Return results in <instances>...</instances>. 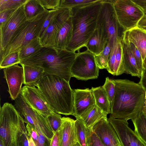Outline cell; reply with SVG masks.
<instances>
[{"instance_id": "obj_30", "label": "cell", "mask_w": 146, "mask_h": 146, "mask_svg": "<svg viewBox=\"0 0 146 146\" xmlns=\"http://www.w3.org/2000/svg\"><path fill=\"white\" fill-rule=\"evenodd\" d=\"M121 40L117 43L114 68V76H118L123 73L122 70V45Z\"/></svg>"}, {"instance_id": "obj_21", "label": "cell", "mask_w": 146, "mask_h": 146, "mask_svg": "<svg viewBox=\"0 0 146 146\" xmlns=\"http://www.w3.org/2000/svg\"><path fill=\"white\" fill-rule=\"evenodd\" d=\"M75 121L69 117H62V146H73L78 142L75 129Z\"/></svg>"}, {"instance_id": "obj_36", "label": "cell", "mask_w": 146, "mask_h": 146, "mask_svg": "<svg viewBox=\"0 0 146 146\" xmlns=\"http://www.w3.org/2000/svg\"><path fill=\"white\" fill-rule=\"evenodd\" d=\"M128 43L129 44L130 47L135 60L138 68L141 75L144 68L143 66V60L141 53L139 50L133 43Z\"/></svg>"}, {"instance_id": "obj_13", "label": "cell", "mask_w": 146, "mask_h": 146, "mask_svg": "<svg viewBox=\"0 0 146 146\" xmlns=\"http://www.w3.org/2000/svg\"><path fill=\"white\" fill-rule=\"evenodd\" d=\"M20 94L28 105L45 117L54 112L35 86H24L22 88Z\"/></svg>"}, {"instance_id": "obj_22", "label": "cell", "mask_w": 146, "mask_h": 146, "mask_svg": "<svg viewBox=\"0 0 146 146\" xmlns=\"http://www.w3.org/2000/svg\"><path fill=\"white\" fill-rule=\"evenodd\" d=\"M24 71L25 85L35 86L44 76V72L41 68L35 66L20 64Z\"/></svg>"}, {"instance_id": "obj_34", "label": "cell", "mask_w": 146, "mask_h": 146, "mask_svg": "<svg viewBox=\"0 0 146 146\" xmlns=\"http://www.w3.org/2000/svg\"><path fill=\"white\" fill-rule=\"evenodd\" d=\"M27 0H0V12L17 8L24 4Z\"/></svg>"}, {"instance_id": "obj_40", "label": "cell", "mask_w": 146, "mask_h": 146, "mask_svg": "<svg viewBox=\"0 0 146 146\" xmlns=\"http://www.w3.org/2000/svg\"><path fill=\"white\" fill-rule=\"evenodd\" d=\"M95 58L96 65L99 69H107L108 62L101 54L95 55Z\"/></svg>"}, {"instance_id": "obj_28", "label": "cell", "mask_w": 146, "mask_h": 146, "mask_svg": "<svg viewBox=\"0 0 146 146\" xmlns=\"http://www.w3.org/2000/svg\"><path fill=\"white\" fill-rule=\"evenodd\" d=\"M24 9L27 20L36 17L46 10L38 0H27L24 4Z\"/></svg>"}, {"instance_id": "obj_15", "label": "cell", "mask_w": 146, "mask_h": 146, "mask_svg": "<svg viewBox=\"0 0 146 146\" xmlns=\"http://www.w3.org/2000/svg\"><path fill=\"white\" fill-rule=\"evenodd\" d=\"M18 64L3 68L4 78L7 82L8 91L12 100H15L20 94L24 82L23 69Z\"/></svg>"}, {"instance_id": "obj_50", "label": "cell", "mask_w": 146, "mask_h": 146, "mask_svg": "<svg viewBox=\"0 0 146 146\" xmlns=\"http://www.w3.org/2000/svg\"><path fill=\"white\" fill-rule=\"evenodd\" d=\"M28 137L29 146H36L32 137L29 136Z\"/></svg>"}, {"instance_id": "obj_29", "label": "cell", "mask_w": 146, "mask_h": 146, "mask_svg": "<svg viewBox=\"0 0 146 146\" xmlns=\"http://www.w3.org/2000/svg\"><path fill=\"white\" fill-rule=\"evenodd\" d=\"M131 120L134 125L135 133L146 144V117L141 111L136 118Z\"/></svg>"}, {"instance_id": "obj_49", "label": "cell", "mask_w": 146, "mask_h": 146, "mask_svg": "<svg viewBox=\"0 0 146 146\" xmlns=\"http://www.w3.org/2000/svg\"><path fill=\"white\" fill-rule=\"evenodd\" d=\"M137 26L140 27H146V14L144 15L141 19Z\"/></svg>"}, {"instance_id": "obj_9", "label": "cell", "mask_w": 146, "mask_h": 146, "mask_svg": "<svg viewBox=\"0 0 146 146\" xmlns=\"http://www.w3.org/2000/svg\"><path fill=\"white\" fill-rule=\"evenodd\" d=\"M14 106L25 123L29 124L35 129L40 127L44 136L52 139L54 133L47 118L28 105L20 94L15 100Z\"/></svg>"}, {"instance_id": "obj_5", "label": "cell", "mask_w": 146, "mask_h": 146, "mask_svg": "<svg viewBox=\"0 0 146 146\" xmlns=\"http://www.w3.org/2000/svg\"><path fill=\"white\" fill-rule=\"evenodd\" d=\"M25 123L14 106L4 103L0 109V139L4 146H18L21 134L26 130Z\"/></svg>"}, {"instance_id": "obj_43", "label": "cell", "mask_w": 146, "mask_h": 146, "mask_svg": "<svg viewBox=\"0 0 146 146\" xmlns=\"http://www.w3.org/2000/svg\"><path fill=\"white\" fill-rule=\"evenodd\" d=\"M17 8L6 9L0 12V27L5 23L12 13Z\"/></svg>"}, {"instance_id": "obj_3", "label": "cell", "mask_w": 146, "mask_h": 146, "mask_svg": "<svg viewBox=\"0 0 146 146\" xmlns=\"http://www.w3.org/2000/svg\"><path fill=\"white\" fill-rule=\"evenodd\" d=\"M102 1L71 9L72 36L66 50L79 53L81 48L86 47L96 29Z\"/></svg>"}, {"instance_id": "obj_45", "label": "cell", "mask_w": 146, "mask_h": 146, "mask_svg": "<svg viewBox=\"0 0 146 146\" xmlns=\"http://www.w3.org/2000/svg\"><path fill=\"white\" fill-rule=\"evenodd\" d=\"M90 146H105L101 142L97 136L92 130Z\"/></svg>"}, {"instance_id": "obj_12", "label": "cell", "mask_w": 146, "mask_h": 146, "mask_svg": "<svg viewBox=\"0 0 146 146\" xmlns=\"http://www.w3.org/2000/svg\"><path fill=\"white\" fill-rule=\"evenodd\" d=\"M71 16V9L60 7L52 19L40 36L43 47H54L59 30L64 23Z\"/></svg>"}, {"instance_id": "obj_6", "label": "cell", "mask_w": 146, "mask_h": 146, "mask_svg": "<svg viewBox=\"0 0 146 146\" xmlns=\"http://www.w3.org/2000/svg\"><path fill=\"white\" fill-rule=\"evenodd\" d=\"M49 10L27 20L5 50L0 53V61L9 54L18 51L25 44L33 39L39 37L43 24Z\"/></svg>"}, {"instance_id": "obj_17", "label": "cell", "mask_w": 146, "mask_h": 146, "mask_svg": "<svg viewBox=\"0 0 146 146\" xmlns=\"http://www.w3.org/2000/svg\"><path fill=\"white\" fill-rule=\"evenodd\" d=\"M73 91L74 116L76 119L95 104L91 89H75Z\"/></svg>"}, {"instance_id": "obj_1", "label": "cell", "mask_w": 146, "mask_h": 146, "mask_svg": "<svg viewBox=\"0 0 146 146\" xmlns=\"http://www.w3.org/2000/svg\"><path fill=\"white\" fill-rule=\"evenodd\" d=\"M115 91L111 115L127 121L136 118L144 104L145 92L139 83L127 79H114Z\"/></svg>"}, {"instance_id": "obj_55", "label": "cell", "mask_w": 146, "mask_h": 146, "mask_svg": "<svg viewBox=\"0 0 146 146\" xmlns=\"http://www.w3.org/2000/svg\"><path fill=\"white\" fill-rule=\"evenodd\" d=\"M146 31V27H141Z\"/></svg>"}, {"instance_id": "obj_4", "label": "cell", "mask_w": 146, "mask_h": 146, "mask_svg": "<svg viewBox=\"0 0 146 146\" xmlns=\"http://www.w3.org/2000/svg\"><path fill=\"white\" fill-rule=\"evenodd\" d=\"M54 112L74 116L73 91L69 83L58 76L47 75L35 85Z\"/></svg>"}, {"instance_id": "obj_44", "label": "cell", "mask_w": 146, "mask_h": 146, "mask_svg": "<svg viewBox=\"0 0 146 146\" xmlns=\"http://www.w3.org/2000/svg\"><path fill=\"white\" fill-rule=\"evenodd\" d=\"M18 146H29L28 137L26 130L23 131L19 139Z\"/></svg>"}, {"instance_id": "obj_31", "label": "cell", "mask_w": 146, "mask_h": 146, "mask_svg": "<svg viewBox=\"0 0 146 146\" xmlns=\"http://www.w3.org/2000/svg\"><path fill=\"white\" fill-rule=\"evenodd\" d=\"M100 0H61L60 7L72 9L82 7L99 1Z\"/></svg>"}, {"instance_id": "obj_53", "label": "cell", "mask_w": 146, "mask_h": 146, "mask_svg": "<svg viewBox=\"0 0 146 146\" xmlns=\"http://www.w3.org/2000/svg\"><path fill=\"white\" fill-rule=\"evenodd\" d=\"M0 146H4L3 141L0 139Z\"/></svg>"}, {"instance_id": "obj_16", "label": "cell", "mask_w": 146, "mask_h": 146, "mask_svg": "<svg viewBox=\"0 0 146 146\" xmlns=\"http://www.w3.org/2000/svg\"><path fill=\"white\" fill-rule=\"evenodd\" d=\"M92 130L105 146H121L116 131L107 118L100 120Z\"/></svg>"}, {"instance_id": "obj_10", "label": "cell", "mask_w": 146, "mask_h": 146, "mask_svg": "<svg viewBox=\"0 0 146 146\" xmlns=\"http://www.w3.org/2000/svg\"><path fill=\"white\" fill-rule=\"evenodd\" d=\"M99 69L96 62L95 55L87 50L77 53L70 71L72 77L86 81L97 78Z\"/></svg>"}, {"instance_id": "obj_14", "label": "cell", "mask_w": 146, "mask_h": 146, "mask_svg": "<svg viewBox=\"0 0 146 146\" xmlns=\"http://www.w3.org/2000/svg\"><path fill=\"white\" fill-rule=\"evenodd\" d=\"M108 119L116 131L121 146H146L129 127L127 120L115 118L111 115Z\"/></svg>"}, {"instance_id": "obj_56", "label": "cell", "mask_w": 146, "mask_h": 146, "mask_svg": "<svg viewBox=\"0 0 146 146\" xmlns=\"http://www.w3.org/2000/svg\"><path fill=\"white\" fill-rule=\"evenodd\" d=\"M145 99L146 100V92H145Z\"/></svg>"}, {"instance_id": "obj_37", "label": "cell", "mask_w": 146, "mask_h": 146, "mask_svg": "<svg viewBox=\"0 0 146 146\" xmlns=\"http://www.w3.org/2000/svg\"><path fill=\"white\" fill-rule=\"evenodd\" d=\"M45 9L55 10L60 7L61 0H38Z\"/></svg>"}, {"instance_id": "obj_27", "label": "cell", "mask_w": 146, "mask_h": 146, "mask_svg": "<svg viewBox=\"0 0 146 146\" xmlns=\"http://www.w3.org/2000/svg\"><path fill=\"white\" fill-rule=\"evenodd\" d=\"M43 46L40 38L36 37L25 44L18 51L21 60L33 54Z\"/></svg>"}, {"instance_id": "obj_52", "label": "cell", "mask_w": 146, "mask_h": 146, "mask_svg": "<svg viewBox=\"0 0 146 146\" xmlns=\"http://www.w3.org/2000/svg\"><path fill=\"white\" fill-rule=\"evenodd\" d=\"M143 66L144 69H146V57L143 61Z\"/></svg>"}, {"instance_id": "obj_39", "label": "cell", "mask_w": 146, "mask_h": 146, "mask_svg": "<svg viewBox=\"0 0 146 146\" xmlns=\"http://www.w3.org/2000/svg\"><path fill=\"white\" fill-rule=\"evenodd\" d=\"M25 126L28 136L32 137L36 146H37L38 137L37 132L34 128L29 124H26Z\"/></svg>"}, {"instance_id": "obj_35", "label": "cell", "mask_w": 146, "mask_h": 146, "mask_svg": "<svg viewBox=\"0 0 146 146\" xmlns=\"http://www.w3.org/2000/svg\"><path fill=\"white\" fill-rule=\"evenodd\" d=\"M62 118L60 114L55 112L46 117L54 133L58 131L61 127Z\"/></svg>"}, {"instance_id": "obj_20", "label": "cell", "mask_w": 146, "mask_h": 146, "mask_svg": "<svg viewBox=\"0 0 146 146\" xmlns=\"http://www.w3.org/2000/svg\"><path fill=\"white\" fill-rule=\"evenodd\" d=\"M108 41V37L105 32L101 28L96 27L86 47L90 52L98 55L101 53Z\"/></svg>"}, {"instance_id": "obj_41", "label": "cell", "mask_w": 146, "mask_h": 146, "mask_svg": "<svg viewBox=\"0 0 146 146\" xmlns=\"http://www.w3.org/2000/svg\"><path fill=\"white\" fill-rule=\"evenodd\" d=\"M61 126L56 132L54 133L52 137L50 146H62L61 145Z\"/></svg>"}, {"instance_id": "obj_38", "label": "cell", "mask_w": 146, "mask_h": 146, "mask_svg": "<svg viewBox=\"0 0 146 146\" xmlns=\"http://www.w3.org/2000/svg\"><path fill=\"white\" fill-rule=\"evenodd\" d=\"M35 130L38 137L37 146H50L51 139H48L44 136L40 129H38Z\"/></svg>"}, {"instance_id": "obj_2", "label": "cell", "mask_w": 146, "mask_h": 146, "mask_svg": "<svg viewBox=\"0 0 146 146\" xmlns=\"http://www.w3.org/2000/svg\"><path fill=\"white\" fill-rule=\"evenodd\" d=\"M77 53L54 47H42L31 55L21 60L20 64L42 68L44 76H58L69 83L70 69Z\"/></svg>"}, {"instance_id": "obj_33", "label": "cell", "mask_w": 146, "mask_h": 146, "mask_svg": "<svg viewBox=\"0 0 146 146\" xmlns=\"http://www.w3.org/2000/svg\"><path fill=\"white\" fill-rule=\"evenodd\" d=\"M21 60L18 51L11 53L5 57L0 61V69L11 66L16 64H19Z\"/></svg>"}, {"instance_id": "obj_23", "label": "cell", "mask_w": 146, "mask_h": 146, "mask_svg": "<svg viewBox=\"0 0 146 146\" xmlns=\"http://www.w3.org/2000/svg\"><path fill=\"white\" fill-rule=\"evenodd\" d=\"M72 25L71 17L63 24L57 36L54 47L66 49L72 37Z\"/></svg>"}, {"instance_id": "obj_19", "label": "cell", "mask_w": 146, "mask_h": 146, "mask_svg": "<svg viewBox=\"0 0 146 146\" xmlns=\"http://www.w3.org/2000/svg\"><path fill=\"white\" fill-rule=\"evenodd\" d=\"M122 45V70L123 73H126L132 76L140 78L141 75L137 66L128 43L121 40Z\"/></svg>"}, {"instance_id": "obj_8", "label": "cell", "mask_w": 146, "mask_h": 146, "mask_svg": "<svg viewBox=\"0 0 146 146\" xmlns=\"http://www.w3.org/2000/svg\"><path fill=\"white\" fill-rule=\"evenodd\" d=\"M113 5L119 23L124 31L137 26L144 15L132 0H114Z\"/></svg>"}, {"instance_id": "obj_7", "label": "cell", "mask_w": 146, "mask_h": 146, "mask_svg": "<svg viewBox=\"0 0 146 146\" xmlns=\"http://www.w3.org/2000/svg\"><path fill=\"white\" fill-rule=\"evenodd\" d=\"M114 0H102L98 16L96 27L105 32L112 50L122 40V28L117 20L113 5Z\"/></svg>"}, {"instance_id": "obj_42", "label": "cell", "mask_w": 146, "mask_h": 146, "mask_svg": "<svg viewBox=\"0 0 146 146\" xmlns=\"http://www.w3.org/2000/svg\"><path fill=\"white\" fill-rule=\"evenodd\" d=\"M56 9L52 10H49L48 14L46 17L42 25L41 30L39 38L43 33L45 29H46L50 22L52 19L56 11Z\"/></svg>"}, {"instance_id": "obj_46", "label": "cell", "mask_w": 146, "mask_h": 146, "mask_svg": "<svg viewBox=\"0 0 146 146\" xmlns=\"http://www.w3.org/2000/svg\"><path fill=\"white\" fill-rule=\"evenodd\" d=\"M111 50V48L110 44L108 42L101 53L106 58L107 62L110 55Z\"/></svg>"}, {"instance_id": "obj_48", "label": "cell", "mask_w": 146, "mask_h": 146, "mask_svg": "<svg viewBox=\"0 0 146 146\" xmlns=\"http://www.w3.org/2000/svg\"><path fill=\"white\" fill-rule=\"evenodd\" d=\"M141 9L144 15L146 14V0H132Z\"/></svg>"}, {"instance_id": "obj_24", "label": "cell", "mask_w": 146, "mask_h": 146, "mask_svg": "<svg viewBox=\"0 0 146 146\" xmlns=\"http://www.w3.org/2000/svg\"><path fill=\"white\" fill-rule=\"evenodd\" d=\"M108 114L95 104L80 117L85 126L92 129L94 125L103 118H107Z\"/></svg>"}, {"instance_id": "obj_25", "label": "cell", "mask_w": 146, "mask_h": 146, "mask_svg": "<svg viewBox=\"0 0 146 146\" xmlns=\"http://www.w3.org/2000/svg\"><path fill=\"white\" fill-rule=\"evenodd\" d=\"M91 89L95 100V104L107 114H111L110 104L103 87H92Z\"/></svg>"}, {"instance_id": "obj_18", "label": "cell", "mask_w": 146, "mask_h": 146, "mask_svg": "<svg viewBox=\"0 0 146 146\" xmlns=\"http://www.w3.org/2000/svg\"><path fill=\"white\" fill-rule=\"evenodd\" d=\"M122 40L133 43L140 51L143 60L146 57V31L138 26L123 32Z\"/></svg>"}, {"instance_id": "obj_26", "label": "cell", "mask_w": 146, "mask_h": 146, "mask_svg": "<svg viewBox=\"0 0 146 146\" xmlns=\"http://www.w3.org/2000/svg\"><path fill=\"white\" fill-rule=\"evenodd\" d=\"M75 126L78 143L81 146H90L92 130L85 126L80 118L75 120Z\"/></svg>"}, {"instance_id": "obj_11", "label": "cell", "mask_w": 146, "mask_h": 146, "mask_svg": "<svg viewBox=\"0 0 146 146\" xmlns=\"http://www.w3.org/2000/svg\"><path fill=\"white\" fill-rule=\"evenodd\" d=\"M27 20L23 4L17 8L0 27V53L5 50Z\"/></svg>"}, {"instance_id": "obj_47", "label": "cell", "mask_w": 146, "mask_h": 146, "mask_svg": "<svg viewBox=\"0 0 146 146\" xmlns=\"http://www.w3.org/2000/svg\"><path fill=\"white\" fill-rule=\"evenodd\" d=\"M140 78L139 84L145 91L146 92V69H143Z\"/></svg>"}, {"instance_id": "obj_51", "label": "cell", "mask_w": 146, "mask_h": 146, "mask_svg": "<svg viewBox=\"0 0 146 146\" xmlns=\"http://www.w3.org/2000/svg\"><path fill=\"white\" fill-rule=\"evenodd\" d=\"M141 111L145 117H146V100H145L144 105L141 110Z\"/></svg>"}, {"instance_id": "obj_54", "label": "cell", "mask_w": 146, "mask_h": 146, "mask_svg": "<svg viewBox=\"0 0 146 146\" xmlns=\"http://www.w3.org/2000/svg\"><path fill=\"white\" fill-rule=\"evenodd\" d=\"M73 146H81L78 142L75 144Z\"/></svg>"}, {"instance_id": "obj_32", "label": "cell", "mask_w": 146, "mask_h": 146, "mask_svg": "<svg viewBox=\"0 0 146 146\" xmlns=\"http://www.w3.org/2000/svg\"><path fill=\"white\" fill-rule=\"evenodd\" d=\"M102 86L107 95L111 109L114 101L115 91V84L114 80L110 79L108 77H106L105 82Z\"/></svg>"}]
</instances>
